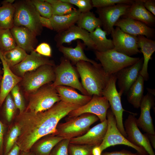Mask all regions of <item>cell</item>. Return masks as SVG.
<instances>
[{
    "label": "cell",
    "mask_w": 155,
    "mask_h": 155,
    "mask_svg": "<svg viewBox=\"0 0 155 155\" xmlns=\"http://www.w3.org/2000/svg\"><path fill=\"white\" fill-rule=\"evenodd\" d=\"M154 104V99L152 95L148 93L144 96L141 101L140 108L141 113L136 122L138 127L146 133L155 135V131L150 110Z\"/></svg>",
    "instance_id": "ffe728a7"
},
{
    "label": "cell",
    "mask_w": 155,
    "mask_h": 155,
    "mask_svg": "<svg viewBox=\"0 0 155 155\" xmlns=\"http://www.w3.org/2000/svg\"><path fill=\"white\" fill-rule=\"evenodd\" d=\"M80 107L60 101L43 111L35 113L25 110L19 114L15 123L20 130L16 142L20 150L30 151L40 139L48 135H54L59 121Z\"/></svg>",
    "instance_id": "6da1fadb"
},
{
    "label": "cell",
    "mask_w": 155,
    "mask_h": 155,
    "mask_svg": "<svg viewBox=\"0 0 155 155\" xmlns=\"http://www.w3.org/2000/svg\"><path fill=\"white\" fill-rule=\"evenodd\" d=\"M101 155H141L138 152L133 153L125 150L112 152H106L102 154Z\"/></svg>",
    "instance_id": "bcb514c9"
},
{
    "label": "cell",
    "mask_w": 155,
    "mask_h": 155,
    "mask_svg": "<svg viewBox=\"0 0 155 155\" xmlns=\"http://www.w3.org/2000/svg\"><path fill=\"white\" fill-rule=\"evenodd\" d=\"M2 78V76L1 75H0V89L1 82Z\"/></svg>",
    "instance_id": "9f6ffc18"
},
{
    "label": "cell",
    "mask_w": 155,
    "mask_h": 155,
    "mask_svg": "<svg viewBox=\"0 0 155 155\" xmlns=\"http://www.w3.org/2000/svg\"><path fill=\"white\" fill-rule=\"evenodd\" d=\"M40 23L42 26L51 30H53L50 18H44L40 16L39 17Z\"/></svg>",
    "instance_id": "c3c4849f"
},
{
    "label": "cell",
    "mask_w": 155,
    "mask_h": 155,
    "mask_svg": "<svg viewBox=\"0 0 155 155\" xmlns=\"http://www.w3.org/2000/svg\"><path fill=\"white\" fill-rule=\"evenodd\" d=\"M28 96V104L25 110L35 113L46 111L61 101L55 88L50 83Z\"/></svg>",
    "instance_id": "52a82bcc"
},
{
    "label": "cell",
    "mask_w": 155,
    "mask_h": 155,
    "mask_svg": "<svg viewBox=\"0 0 155 155\" xmlns=\"http://www.w3.org/2000/svg\"><path fill=\"white\" fill-rule=\"evenodd\" d=\"M55 88L61 101L65 103L81 106L87 104L92 98V96L79 93L74 88L70 87L59 86Z\"/></svg>",
    "instance_id": "cb8c5ba5"
},
{
    "label": "cell",
    "mask_w": 155,
    "mask_h": 155,
    "mask_svg": "<svg viewBox=\"0 0 155 155\" xmlns=\"http://www.w3.org/2000/svg\"><path fill=\"white\" fill-rule=\"evenodd\" d=\"M114 26L119 27L123 32L131 35H142L151 39L155 36L154 28L141 22L131 18H120Z\"/></svg>",
    "instance_id": "ac0fdd59"
},
{
    "label": "cell",
    "mask_w": 155,
    "mask_h": 155,
    "mask_svg": "<svg viewBox=\"0 0 155 155\" xmlns=\"http://www.w3.org/2000/svg\"><path fill=\"white\" fill-rule=\"evenodd\" d=\"M137 37L138 47L144 57L142 66L140 74L144 81H147L149 77L148 71V63L155 51V41L142 35H138Z\"/></svg>",
    "instance_id": "d4e9b609"
},
{
    "label": "cell",
    "mask_w": 155,
    "mask_h": 155,
    "mask_svg": "<svg viewBox=\"0 0 155 155\" xmlns=\"http://www.w3.org/2000/svg\"><path fill=\"white\" fill-rule=\"evenodd\" d=\"M45 65L55 66L53 61L40 55L34 50L30 54H27L20 63L10 68L16 75L22 78L26 73L34 70Z\"/></svg>",
    "instance_id": "2e32d148"
},
{
    "label": "cell",
    "mask_w": 155,
    "mask_h": 155,
    "mask_svg": "<svg viewBox=\"0 0 155 155\" xmlns=\"http://www.w3.org/2000/svg\"><path fill=\"white\" fill-rule=\"evenodd\" d=\"M34 51L40 55L46 57H50L52 55V50L50 45L45 42L39 44Z\"/></svg>",
    "instance_id": "ee69618b"
},
{
    "label": "cell",
    "mask_w": 155,
    "mask_h": 155,
    "mask_svg": "<svg viewBox=\"0 0 155 155\" xmlns=\"http://www.w3.org/2000/svg\"><path fill=\"white\" fill-rule=\"evenodd\" d=\"M70 139H63L53 148L49 155H69L68 147Z\"/></svg>",
    "instance_id": "b9f144b4"
},
{
    "label": "cell",
    "mask_w": 155,
    "mask_h": 155,
    "mask_svg": "<svg viewBox=\"0 0 155 155\" xmlns=\"http://www.w3.org/2000/svg\"><path fill=\"white\" fill-rule=\"evenodd\" d=\"M95 146L86 145L69 144L68 147L69 155H92V151Z\"/></svg>",
    "instance_id": "74e56055"
},
{
    "label": "cell",
    "mask_w": 155,
    "mask_h": 155,
    "mask_svg": "<svg viewBox=\"0 0 155 155\" xmlns=\"http://www.w3.org/2000/svg\"><path fill=\"white\" fill-rule=\"evenodd\" d=\"M107 128L106 131L101 144L99 146L102 152L107 148L117 145H124L131 147L141 155L148 154L145 150L130 142L121 134L118 129L115 117L110 108L106 114Z\"/></svg>",
    "instance_id": "9c48e42d"
},
{
    "label": "cell",
    "mask_w": 155,
    "mask_h": 155,
    "mask_svg": "<svg viewBox=\"0 0 155 155\" xmlns=\"http://www.w3.org/2000/svg\"><path fill=\"white\" fill-rule=\"evenodd\" d=\"M13 5L15 8L14 26L26 27L36 36L40 35L43 27L40 21V15L30 0H16Z\"/></svg>",
    "instance_id": "3957f363"
},
{
    "label": "cell",
    "mask_w": 155,
    "mask_h": 155,
    "mask_svg": "<svg viewBox=\"0 0 155 155\" xmlns=\"http://www.w3.org/2000/svg\"><path fill=\"white\" fill-rule=\"evenodd\" d=\"M131 5L119 4L103 7L97 8L96 12L100 20L103 30L108 35L111 34L115 24L125 14Z\"/></svg>",
    "instance_id": "9a60e30c"
},
{
    "label": "cell",
    "mask_w": 155,
    "mask_h": 155,
    "mask_svg": "<svg viewBox=\"0 0 155 155\" xmlns=\"http://www.w3.org/2000/svg\"><path fill=\"white\" fill-rule=\"evenodd\" d=\"M75 65L82 85L88 95L102 96L103 92L110 76L105 73L100 64L94 65L88 62L80 61Z\"/></svg>",
    "instance_id": "7a4b0ae2"
},
{
    "label": "cell",
    "mask_w": 155,
    "mask_h": 155,
    "mask_svg": "<svg viewBox=\"0 0 155 155\" xmlns=\"http://www.w3.org/2000/svg\"><path fill=\"white\" fill-rule=\"evenodd\" d=\"M20 132V129L16 123L9 131L4 146L3 155H6L16 143Z\"/></svg>",
    "instance_id": "d590c367"
},
{
    "label": "cell",
    "mask_w": 155,
    "mask_h": 155,
    "mask_svg": "<svg viewBox=\"0 0 155 155\" xmlns=\"http://www.w3.org/2000/svg\"><path fill=\"white\" fill-rule=\"evenodd\" d=\"M10 93L17 108L19 110V114L23 113L25 109L24 99L18 84L12 89Z\"/></svg>",
    "instance_id": "ab89813d"
},
{
    "label": "cell",
    "mask_w": 155,
    "mask_h": 155,
    "mask_svg": "<svg viewBox=\"0 0 155 155\" xmlns=\"http://www.w3.org/2000/svg\"><path fill=\"white\" fill-rule=\"evenodd\" d=\"M55 78L51 84L54 87L64 86L76 89L82 94L88 95L80 82L77 73L70 61L64 57L61 59L60 64L55 67Z\"/></svg>",
    "instance_id": "ba28073f"
},
{
    "label": "cell",
    "mask_w": 155,
    "mask_h": 155,
    "mask_svg": "<svg viewBox=\"0 0 155 155\" xmlns=\"http://www.w3.org/2000/svg\"><path fill=\"white\" fill-rule=\"evenodd\" d=\"M54 67L44 65L24 74L21 82L26 95L28 96L42 86L54 81L55 78Z\"/></svg>",
    "instance_id": "8992f818"
},
{
    "label": "cell",
    "mask_w": 155,
    "mask_h": 155,
    "mask_svg": "<svg viewBox=\"0 0 155 155\" xmlns=\"http://www.w3.org/2000/svg\"><path fill=\"white\" fill-rule=\"evenodd\" d=\"M21 152L18 146L16 143L6 155H20Z\"/></svg>",
    "instance_id": "681fc988"
},
{
    "label": "cell",
    "mask_w": 155,
    "mask_h": 155,
    "mask_svg": "<svg viewBox=\"0 0 155 155\" xmlns=\"http://www.w3.org/2000/svg\"><path fill=\"white\" fill-rule=\"evenodd\" d=\"M4 101V115L7 121L10 122L14 116L17 108L10 93L6 96Z\"/></svg>",
    "instance_id": "f35d334b"
},
{
    "label": "cell",
    "mask_w": 155,
    "mask_h": 155,
    "mask_svg": "<svg viewBox=\"0 0 155 155\" xmlns=\"http://www.w3.org/2000/svg\"><path fill=\"white\" fill-rule=\"evenodd\" d=\"M3 53L4 59L10 67L20 63L28 54L25 51L17 46Z\"/></svg>",
    "instance_id": "d6a6232c"
},
{
    "label": "cell",
    "mask_w": 155,
    "mask_h": 155,
    "mask_svg": "<svg viewBox=\"0 0 155 155\" xmlns=\"http://www.w3.org/2000/svg\"><path fill=\"white\" fill-rule=\"evenodd\" d=\"M67 118L65 122L58 124L56 131L53 135L70 139L80 136L86 133L90 126L99 120L96 115L88 113Z\"/></svg>",
    "instance_id": "277c9868"
},
{
    "label": "cell",
    "mask_w": 155,
    "mask_h": 155,
    "mask_svg": "<svg viewBox=\"0 0 155 155\" xmlns=\"http://www.w3.org/2000/svg\"><path fill=\"white\" fill-rule=\"evenodd\" d=\"M51 5L53 15L62 16L71 13L75 9L72 5L61 0H46Z\"/></svg>",
    "instance_id": "836d02e7"
},
{
    "label": "cell",
    "mask_w": 155,
    "mask_h": 155,
    "mask_svg": "<svg viewBox=\"0 0 155 155\" xmlns=\"http://www.w3.org/2000/svg\"><path fill=\"white\" fill-rule=\"evenodd\" d=\"M76 24L78 26L89 33L94 31L98 27H102L100 19L96 17L95 14L90 11L81 13Z\"/></svg>",
    "instance_id": "4dcf8cb0"
},
{
    "label": "cell",
    "mask_w": 155,
    "mask_h": 155,
    "mask_svg": "<svg viewBox=\"0 0 155 155\" xmlns=\"http://www.w3.org/2000/svg\"><path fill=\"white\" fill-rule=\"evenodd\" d=\"M102 152L99 146H95L92 150V155H101Z\"/></svg>",
    "instance_id": "816d5d0a"
},
{
    "label": "cell",
    "mask_w": 155,
    "mask_h": 155,
    "mask_svg": "<svg viewBox=\"0 0 155 155\" xmlns=\"http://www.w3.org/2000/svg\"><path fill=\"white\" fill-rule=\"evenodd\" d=\"M144 81L143 78L140 74L126 93L128 102L135 108H140L144 96Z\"/></svg>",
    "instance_id": "f1b7e54d"
},
{
    "label": "cell",
    "mask_w": 155,
    "mask_h": 155,
    "mask_svg": "<svg viewBox=\"0 0 155 155\" xmlns=\"http://www.w3.org/2000/svg\"><path fill=\"white\" fill-rule=\"evenodd\" d=\"M15 1L14 0H5L3 1L2 2L13 4Z\"/></svg>",
    "instance_id": "db71d44e"
},
{
    "label": "cell",
    "mask_w": 155,
    "mask_h": 155,
    "mask_svg": "<svg viewBox=\"0 0 155 155\" xmlns=\"http://www.w3.org/2000/svg\"><path fill=\"white\" fill-rule=\"evenodd\" d=\"M58 48L64 43H71L75 40H81L89 49L96 50V46L91 39L89 32L75 25L67 30L58 32L54 37Z\"/></svg>",
    "instance_id": "5bb4252c"
},
{
    "label": "cell",
    "mask_w": 155,
    "mask_h": 155,
    "mask_svg": "<svg viewBox=\"0 0 155 155\" xmlns=\"http://www.w3.org/2000/svg\"><path fill=\"white\" fill-rule=\"evenodd\" d=\"M146 155H149L148 154H147Z\"/></svg>",
    "instance_id": "680465c9"
},
{
    "label": "cell",
    "mask_w": 155,
    "mask_h": 155,
    "mask_svg": "<svg viewBox=\"0 0 155 155\" xmlns=\"http://www.w3.org/2000/svg\"><path fill=\"white\" fill-rule=\"evenodd\" d=\"M85 45L80 40L77 41V45L74 48L67 47L62 45L58 48L59 51L63 55L64 57L69 60L73 65H75L80 61H84L95 65L98 63L88 58L84 50Z\"/></svg>",
    "instance_id": "484cf974"
},
{
    "label": "cell",
    "mask_w": 155,
    "mask_h": 155,
    "mask_svg": "<svg viewBox=\"0 0 155 155\" xmlns=\"http://www.w3.org/2000/svg\"><path fill=\"white\" fill-rule=\"evenodd\" d=\"M111 34L114 49L117 51L130 57L141 53L139 49L137 36L125 33L118 27L112 29Z\"/></svg>",
    "instance_id": "8fae6325"
},
{
    "label": "cell",
    "mask_w": 155,
    "mask_h": 155,
    "mask_svg": "<svg viewBox=\"0 0 155 155\" xmlns=\"http://www.w3.org/2000/svg\"><path fill=\"white\" fill-rule=\"evenodd\" d=\"M148 137L150 144L155 149V135L147 133H145Z\"/></svg>",
    "instance_id": "f907efd6"
},
{
    "label": "cell",
    "mask_w": 155,
    "mask_h": 155,
    "mask_svg": "<svg viewBox=\"0 0 155 155\" xmlns=\"http://www.w3.org/2000/svg\"><path fill=\"white\" fill-rule=\"evenodd\" d=\"M81 12L75 9L71 13L62 16L53 15L50 18L53 30L59 32L76 24Z\"/></svg>",
    "instance_id": "4316f807"
},
{
    "label": "cell",
    "mask_w": 155,
    "mask_h": 155,
    "mask_svg": "<svg viewBox=\"0 0 155 155\" xmlns=\"http://www.w3.org/2000/svg\"><path fill=\"white\" fill-rule=\"evenodd\" d=\"M148 93L149 94L153 95H155V91H154V90L150 89H148Z\"/></svg>",
    "instance_id": "11a10c76"
},
{
    "label": "cell",
    "mask_w": 155,
    "mask_h": 155,
    "mask_svg": "<svg viewBox=\"0 0 155 155\" xmlns=\"http://www.w3.org/2000/svg\"><path fill=\"white\" fill-rule=\"evenodd\" d=\"M110 105L104 96H92L90 100L86 104L72 111L67 115V118L79 116L85 113H90L96 115L101 122L106 119V114Z\"/></svg>",
    "instance_id": "7c38bea8"
},
{
    "label": "cell",
    "mask_w": 155,
    "mask_h": 155,
    "mask_svg": "<svg viewBox=\"0 0 155 155\" xmlns=\"http://www.w3.org/2000/svg\"><path fill=\"white\" fill-rule=\"evenodd\" d=\"M77 6L81 13H84L90 10L93 8L92 1L90 0H61Z\"/></svg>",
    "instance_id": "7bdbcfd3"
},
{
    "label": "cell",
    "mask_w": 155,
    "mask_h": 155,
    "mask_svg": "<svg viewBox=\"0 0 155 155\" xmlns=\"http://www.w3.org/2000/svg\"><path fill=\"white\" fill-rule=\"evenodd\" d=\"M136 120L135 115L132 114L129 115L126 119L123 125L126 139L134 145L143 148L149 155H155L148 137L139 130Z\"/></svg>",
    "instance_id": "4fadbf2b"
},
{
    "label": "cell",
    "mask_w": 155,
    "mask_h": 155,
    "mask_svg": "<svg viewBox=\"0 0 155 155\" xmlns=\"http://www.w3.org/2000/svg\"><path fill=\"white\" fill-rule=\"evenodd\" d=\"M107 128L106 119L90 128L84 135L70 139L69 143L74 144L99 146L102 143Z\"/></svg>",
    "instance_id": "d6986e66"
},
{
    "label": "cell",
    "mask_w": 155,
    "mask_h": 155,
    "mask_svg": "<svg viewBox=\"0 0 155 155\" xmlns=\"http://www.w3.org/2000/svg\"><path fill=\"white\" fill-rule=\"evenodd\" d=\"M0 59L3 68V75L0 89V107L13 88L21 82L22 78L16 75L11 69L5 60L3 53L0 49Z\"/></svg>",
    "instance_id": "7402d4cb"
},
{
    "label": "cell",
    "mask_w": 155,
    "mask_h": 155,
    "mask_svg": "<svg viewBox=\"0 0 155 155\" xmlns=\"http://www.w3.org/2000/svg\"><path fill=\"white\" fill-rule=\"evenodd\" d=\"M36 9L42 17L50 18L53 15L52 6L45 0H30Z\"/></svg>",
    "instance_id": "8d00e7d4"
},
{
    "label": "cell",
    "mask_w": 155,
    "mask_h": 155,
    "mask_svg": "<svg viewBox=\"0 0 155 155\" xmlns=\"http://www.w3.org/2000/svg\"><path fill=\"white\" fill-rule=\"evenodd\" d=\"M94 51L96 59L100 62L104 71L109 76L133 65L140 59L127 56L117 51L114 49L104 52Z\"/></svg>",
    "instance_id": "5b68a950"
},
{
    "label": "cell",
    "mask_w": 155,
    "mask_h": 155,
    "mask_svg": "<svg viewBox=\"0 0 155 155\" xmlns=\"http://www.w3.org/2000/svg\"><path fill=\"white\" fill-rule=\"evenodd\" d=\"M20 155H35V154L33 152L30 151L28 152L22 151Z\"/></svg>",
    "instance_id": "f5cc1de1"
},
{
    "label": "cell",
    "mask_w": 155,
    "mask_h": 155,
    "mask_svg": "<svg viewBox=\"0 0 155 155\" xmlns=\"http://www.w3.org/2000/svg\"><path fill=\"white\" fill-rule=\"evenodd\" d=\"M51 135L38 140L32 146L30 151L35 155H49L54 147L63 139L57 135Z\"/></svg>",
    "instance_id": "83f0119b"
},
{
    "label": "cell",
    "mask_w": 155,
    "mask_h": 155,
    "mask_svg": "<svg viewBox=\"0 0 155 155\" xmlns=\"http://www.w3.org/2000/svg\"><path fill=\"white\" fill-rule=\"evenodd\" d=\"M4 131V126L0 120V155L3 154V137Z\"/></svg>",
    "instance_id": "7dc6e473"
},
{
    "label": "cell",
    "mask_w": 155,
    "mask_h": 155,
    "mask_svg": "<svg viewBox=\"0 0 155 155\" xmlns=\"http://www.w3.org/2000/svg\"><path fill=\"white\" fill-rule=\"evenodd\" d=\"M17 46L26 52L35 50L38 41L36 35L31 30L23 26H14L10 29Z\"/></svg>",
    "instance_id": "44dd1931"
},
{
    "label": "cell",
    "mask_w": 155,
    "mask_h": 155,
    "mask_svg": "<svg viewBox=\"0 0 155 155\" xmlns=\"http://www.w3.org/2000/svg\"><path fill=\"white\" fill-rule=\"evenodd\" d=\"M93 7H103L111 6L119 4L131 5L133 0H92Z\"/></svg>",
    "instance_id": "60d3db41"
},
{
    "label": "cell",
    "mask_w": 155,
    "mask_h": 155,
    "mask_svg": "<svg viewBox=\"0 0 155 155\" xmlns=\"http://www.w3.org/2000/svg\"><path fill=\"white\" fill-rule=\"evenodd\" d=\"M17 46L10 29L0 28V49L3 52Z\"/></svg>",
    "instance_id": "e575fe53"
},
{
    "label": "cell",
    "mask_w": 155,
    "mask_h": 155,
    "mask_svg": "<svg viewBox=\"0 0 155 155\" xmlns=\"http://www.w3.org/2000/svg\"><path fill=\"white\" fill-rule=\"evenodd\" d=\"M121 18H128L141 22L152 28L155 25V17L145 8L143 0H135Z\"/></svg>",
    "instance_id": "603a6c76"
},
{
    "label": "cell",
    "mask_w": 155,
    "mask_h": 155,
    "mask_svg": "<svg viewBox=\"0 0 155 155\" xmlns=\"http://www.w3.org/2000/svg\"><path fill=\"white\" fill-rule=\"evenodd\" d=\"M3 73V71L1 69L0 67V75H1Z\"/></svg>",
    "instance_id": "6f0895ef"
},
{
    "label": "cell",
    "mask_w": 155,
    "mask_h": 155,
    "mask_svg": "<svg viewBox=\"0 0 155 155\" xmlns=\"http://www.w3.org/2000/svg\"><path fill=\"white\" fill-rule=\"evenodd\" d=\"M0 7V28L11 29L13 26L15 11L13 4L1 2Z\"/></svg>",
    "instance_id": "1f68e13d"
},
{
    "label": "cell",
    "mask_w": 155,
    "mask_h": 155,
    "mask_svg": "<svg viewBox=\"0 0 155 155\" xmlns=\"http://www.w3.org/2000/svg\"><path fill=\"white\" fill-rule=\"evenodd\" d=\"M143 58L132 65L124 68L115 74L117 80L119 92L122 95L127 93L130 88L137 79L142 69Z\"/></svg>",
    "instance_id": "e0dca14e"
},
{
    "label": "cell",
    "mask_w": 155,
    "mask_h": 155,
    "mask_svg": "<svg viewBox=\"0 0 155 155\" xmlns=\"http://www.w3.org/2000/svg\"><path fill=\"white\" fill-rule=\"evenodd\" d=\"M89 33L91 39L96 46V51L104 52L114 48L112 40L107 38L106 32L101 27H97L94 31Z\"/></svg>",
    "instance_id": "f546056e"
},
{
    "label": "cell",
    "mask_w": 155,
    "mask_h": 155,
    "mask_svg": "<svg viewBox=\"0 0 155 155\" xmlns=\"http://www.w3.org/2000/svg\"><path fill=\"white\" fill-rule=\"evenodd\" d=\"M143 4L147 10L155 16V0H143Z\"/></svg>",
    "instance_id": "f6af8a7d"
},
{
    "label": "cell",
    "mask_w": 155,
    "mask_h": 155,
    "mask_svg": "<svg viewBox=\"0 0 155 155\" xmlns=\"http://www.w3.org/2000/svg\"><path fill=\"white\" fill-rule=\"evenodd\" d=\"M117 79L115 74L110 75L108 84L102 92V96L108 100L112 112L115 118L117 127L123 135L127 137L123 123V115L125 111L122 107L121 96L117 91L116 83Z\"/></svg>",
    "instance_id": "30bf717a"
}]
</instances>
